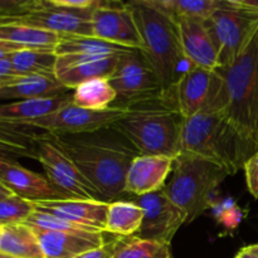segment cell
Instances as JSON below:
<instances>
[{
    "mask_svg": "<svg viewBox=\"0 0 258 258\" xmlns=\"http://www.w3.org/2000/svg\"><path fill=\"white\" fill-rule=\"evenodd\" d=\"M55 143L93 185L105 203L126 194V176L133 161L141 155L113 126L77 135H54Z\"/></svg>",
    "mask_w": 258,
    "mask_h": 258,
    "instance_id": "obj_1",
    "label": "cell"
},
{
    "mask_svg": "<svg viewBox=\"0 0 258 258\" xmlns=\"http://www.w3.org/2000/svg\"><path fill=\"white\" fill-rule=\"evenodd\" d=\"M219 70L223 90L218 112L258 151V29L243 52Z\"/></svg>",
    "mask_w": 258,
    "mask_h": 258,
    "instance_id": "obj_2",
    "label": "cell"
},
{
    "mask_svg": "<svg viewBox=\"0 0 258 258\" xmlns=\"http://www.w3.org/2000/svg\"><path fill=\"white\" fill-rule=\"evenodd\" d=\"M127 5L143 40L141 53L155 71L166 97L171 101L174 87L183 75L179 68L186 62L181 49L178 23L155 7L151 0H136Z\"/></svg>",
    "mask_w": 258,
    "mask_h": 258,
    "instance_id": "obj_3",
    "label": "cell"
},
{
    "mask_svg": "<svg viewBox=\"0 0 258 258\" xmlns=\"http://www.w3.org/2000/svg\"><path fill=\"white\" fill-rule=\"evenodd\" d=\"M181 153L208 159L233 175L257 151L241 138L223 113L202 111L184 118Z\"/></svg>",
    "mask_w": 258,
    "mask_h": 258,
    "instance_id": "obj_4",
    "label": "cell"
},
{
    "mask_svg": "<svg viewBox=\"0 0 258 258\" xmlns=\"http://www.w3.org/2000/svg\"><path fill=\"white\" fill-rule=\"evenodd\" d=\"M184 117L165 102L128 108L113 127L120 131L141 155L175 159L181 153Z\"/></svg>",
    "mask_w": 258,
    "mask_h": 258,
    "instance_id": "obj_5",
    "label": "cell"
},
{
    "mask_svg": "<svg viewBox=\"0 0 258 258\" xmlns=\"http://www.w3.org/2000/svg\"><path fill=\"white\" fill-rule=\"evenodd\" d=\"M228 171L218 164L202 156L180 153L173 163L169 183L164 190L169 198L186 214L191 223L212 206V197Z\"/></svg>",
    "mask_w": 258,
    "mask_h": 258,
    "instance_id": "obj_6",
    "label": "cell"
},
{
    "mask_svg": "<svg viewBox=\"0 0 258 258\" xmlns=\"http://www.w3.org/2000/svg\"><path fill=\"white\" fill-rule=\"evenodd\" d=\"M107 80L117 93L113 107L131 108L154 102L170 105L155 71L141 50L135 49L123 54Z\"/></svg>",
    "mask_w": 258,
    "mask_h": 258,
    "instance_id": "obj_7",
    "label": "cell"
},
{
    "mask_svg": "<svg viewBox=\"0 0 258 258\" xmlns=\"http://www.w3.org/2000/svg\"><path fill=\"white\" fill-rule=\"evenodd\" d=\"M204 24L218 53L219 67H227L243 52L258 29V12L239 0H224L223 7Z\"/></svg>",
    "mask_w": 258,
    "mask_h": 258,
    "instance_id": "obj_8",
    "label": "cell"
},
{
    "mask_svg": "<svg viewBox=\"0 0 258 258\" xmlns=\"http://www.w3.org/2000/svg\"><path fill=\"white\" fill-rule=\"evenodd\" d=\"M37 160L44 170L45 178L64 199L101 201L97 190L78 170L50 134L44 133L39 140Z\"/></svg>",
    "mask_w": 258,
    "mask_h": 258,
    "instance_id": "obj_9",
    "label": "cell"
},
{
    "mask_svg": "<svg viewBox=\"0 0 258 258\" xmlns=\"http://www.w3.org/2000/svg\"><path fill=\"white\" fill-rule=\"evenodd\" d=\"M223 76L221 70H204L190 66L180 76L171 93L174 107L184 118L202 111H219Z\"/></svg>",
    "mask_w": 258,
    "mask_h": 258,
    "instance_id": "obj_10",
    "label": "cell"
},
{
    "mask_svg": "<svg viewBox=\"0 0 258 258\" xmlns=\"http://www.w3.org/2000/svg\"><path fill=\"white\" fill-rule=\"evenodd\" d=\"M128 108L108 107L106 110H87L70 102L55 112L35 120L28 126L54 135H77L111 127L126 115Z\"/></svg>",
    "mask_w": 258,
    "mask_h": 258,
    "instance_id": "obj_11",
    "label": "cell"
},
{
    "mask_svg": "<svg viewBox=\"0 0 258 258\" xmlns=\"http://www.w3.org/2000/svg\"><path fill=\"white\" fill-rule=\"evenodd\" d=\"M133 201L144 213L143 224L136 237L171 244L176 232L186 223L185 212L169 198L164 188L143 197H134Z\"/></svg>",
    "mask_w": 258,
    "mask_h": 258,
    "instance_id": "obj_12",
    "label": "cell"
},
{
    "mask_svg": "<svg viewBox=\"0 0 258 258\" xmlns=\"http://www.w3.org/2000/svg\"><path fill=\"white\" fill-rule=\"evenodd\" d=\"M90 12H72L60 9L50 4L49 0H29L23 14L3 19L2 22H14L34 28L54 32L59 35H92V23Z\"/></svg>",
    "mask_w": 258,
    "mask_h": 258,
    "instance_id": "obj_13",
    "label": "cell"
},
{
    "mask_svg": "<svg viewBox=\"0 0 258 258\" xmlns=\"http://www.w3.org/2000/svg\"><path fill=\"white\" fill-rule=\"evenodd\" d=\"M92 35L107 42L143 50V40L127 4L102 2L91 15Z\"/></svg>",
    "mask_w": 258,
    "mask_h": 258,
    "instance_id": "obj_14",
    "label": "cell"
},
{
    "mask_svg": "<svg viewBox=\"0 0 258 258\" xmlns=\"http://www.w3.org/2000/svg\"><path fill=\"white\" fill-rule=\"evenodd\" d=\"M123 54L126 53L111 55H57L54 76L68 90H75L86 81L110 77Z\"/></svg>",
    "mask_w": 258,
    "mask_h": 258,
    "instance_id": "obj_15",
    "label": "cell"
},
{
    "mask_svg": "<svg viewBox=\"0 0 258 258\" xmlns=\"http://www.w3.org/2000/svg\"><path fill=\"white\" fill-rule=\"evenodd\" d=\"M34 231L44 258H76L88 251L103 246L106 239L103 232H64L50 231L30 227Z\"/></svg>",
    "mask_w": 258,
    "mask_h": 258,
    "instance_id": "obj_16",
    "label": "cell"
},
{
    "mask_svg": "<svg viewBox=\"0 0 258 258\" xmlns=\"http://www.w3.org/2000/svg\"><path fill=\"white\" fill-rule=\"evenodd\" d=\"M0 183L15 196L33 202L64 199L45 175L34 173L12 159L0 158Z\"/></svg>",
    "mask_w": 258,
    "mask_h": 258,
    "instance_id": "obj_17",
    "label": "cell"
},
{
    "mask_svg": "<svg viewBox=\"0 0 258 258\" xmlns=\"http://www.w3.org/2000/svg\"><path fill=\"white\" fill-rule=\"evenodd\" d=\"M37 211L52 214L71 223L106 233L108 203L85 199H55L34 202Z\"/></svg>",
    "mask_w": 258,
    "mask_h": 258,
    "instance_id": "obj_18",
    "label": "cell"
},
{
    "mask_svg": "<svg viewBox=\"0 0 258 258\" xmlns=\"http://www.w3.org/2000/svg\"><path fill=\"white\" fill-rule=\"evenodd\" d=\"M174 159L166 156L139 155L131 164L126 176V194L143 197L165 186L173 170Z\"/></svg>",
    "mask_w": 258,
    "mask_h": 258,
    "instance_id": "obj_19",
    "label": "cell"
},
{
    "mask_svg": "<svg viewBox=\"0 0 258 258\" xmlns=\"http://www.w3.org/2000/svg\"><path fill=\"white\" fill-rule=\"evenodd\" d=\"M176 23L186 62L204 70L219 68L218 53L203 20L178 19Z\"/></svg>",
    "mask_w": 258,
    "mask_h": 258,
    "instance_id": "obj_20",
    "label": "cell"
},
{
    "mask_svg": "<svg viewBox=\"0 0 258 258\" xmlns=\"http://www.w3.org/2000/svg\"><path fill=\"white\" fill-rule=\"evenodd\" d=\"M72 101L73 92H66L50 97L0 103V120L29 125L33 121L55 112Z\"/></svg>",
    "mask_w": 258,
    "mask_h": 258,
    "instance_id": "obj_21",
    "label": "cell"
},
{
    "mask_svg": "<svg viewBox=\"0 0 258 258\" xmlns=\"http://www.w3.org/2000/svg\"><path fill=\"white\" fill-rule=\"evenodd\" d=\"M23 123L0 120V158L37 159V150L43 134Z\"/></svg>",
    "mask_w": 258,
    "mask_h": 258,
    "instance_id": "obj_22",
    "label": "cell"
},
{
    "mask_svg": "<svg viewBox=\"0 0 258 258\" xmlns=\"http://www.w3.org/2000/svg\"><path fill=\"white\" fill-rule=\"evenodd\" d=\"M55 76H24L0 87V101H24L70 92Z\"/></svg>",
    "mask_w": 258,
    "mask_h": 258,
    "instance_id": "obj_23",
    "label": "cell"
},
{
    "mask_svg": "<svg viewBox=\"0 0 258 258\" xmlns=\"http://www.w3.org/2000/svg\"><path fill=\"white\" fill-rule=\"evenodd\" d=\"M0 253L17 258H44L34 231L25 223L2 227Z\"/></svg>",
    "mask_w": 258,
    "mask_h": 258,
    "instance_id": "obj_24",
    "label": "cell"
},
{
    "mask_svg": "<svg viewBox=\"0 0 258 258\" xmlns=\"http://www.w3.org/2000/svg\"><path fill=\"white\" fill-rule=\"evenodd\" d=\"M143 209L134 201H120L108 203L106 214V233L126 238L139 233L143 224Z\"/></svg>",
    "mask_w": 258,
    "mask_h": 258,
    "instance_id": "obj_25",
    "label": "cell"
},
{
    "mask_svg": "<svg viewBox=\"0 0 258 258\" xmlns=\"http://www.w3.org/2000/svg\"><path fill=\"white\" fill-rule=\"evenodd\" d=\"M62 35L54 32L20 24L14 22L0 23V39L28 48H53L59 43Z\"/></svg>",
    "mask_w": 258,
    "mask_h": 258,
    "instance_id": "obj_26",
    "label": "cell"
},
{
    "mask_svg": "<svg viewBox=\"0 0 258 258\" xmlns=\"http://www.w3.org/2000/svg\"><path fill=\"white\" fill-rule=\"evenodd\" d=\"M14 71L19 76H54L55 54L53 48H25L9 55Z\"/></svg>",
    "mask_w": 258,
    "mask_h": 258,
    "instance_id": "obj_27",
    "label": "cell"
},
{
    "mask_svg": "<svg viewBox=\"0 0 258 258\" xmlns=\"http://www.w3.org/2000/svg\"><path fill=\"white\" fill-rule=\"evenodd\" d=\"M130 48L107 42L93 35H62L59 43L54 48L57 55L66 54H93V55H111L131 52Z\"/></svg>",
    "mask_w": 258,
    "mask_h": 258,
    "instance_id": "obj_28",
    "label": "cell"
},
{
    "mask_svg": "<svg viewBox=\"0 0 258 258\" xmlns=\"http://www.w3.org/2000/svg\"><path fill=\"white\" fill-rule=\"evenodd\" d=\"M117 93L107 78L86 81L73 90V103L87 110H106L112 107Z\"/></svg>",
    "mask_w": 258,
    "mask_h": 258,
    "instance_id": "obj_29",
    "label": "cell"
},
{
    "mask_svg": "<svg viewBox=\"0 0 258 258\" xmlns=\"http://www.w3.org/2000/svg\"><path fill=\"white\" fill-rule=\"evenodd\" d=\"M173 19L207 20L224 4V0H151Z\"/></svg>",
    "mask_w": 258,
    "mask_h": 258,
    "instance_id": "obj_30",
    "label": "cell"
},
{
    "mask_svg": "<svg viewBox=\"0 0 258 258\" xmlns=\"http://www.w3.org/2000/svg\"><path fill=\"white\" fill-rule=\"evenodd\" d=\"M112 258H173L171 244L143 239L140 237H117Z\"/></svg>",
    "mask_w": 258,
    "mask_h": 258,
    "instance_id": "obj_31",
    "label": "cell"
},
{
    "mask_svg": "<svg viewBox=\"0 0 258 258\" xmlns=\"http://www.w3.org/2000/svg\"><path fill=\"white\" fill-rule=\"evenodd\" d=\"M34 212V202L13 194L0 201V227L25 223Z\"/></svg>",
    "mask_w": 258,
    "mask_h": 258,
    "instance_id": "obj_32",
    "label": "cell"
},
{
    "mask_svg": "<svg viewBox=\"0 0 258 258\" xmlns=\"http://www.w3.org/2000/svg\"><path fill=\"white\" fill-rule=\"evenodd\" d=\"M243 170L249 193L258 199V151L247 160L243 166Z\"/></svg>",
    "mask_w": 258,
    "mask_h": 258,
    "instance_id": "obj_33",
    "label": "cell"
},
{
    "mask_svg": "<svg viewBox=\"0 0 258 258\" xmlns=\"http://www.w3.org/2000/svg\"><path fill=\"white\" fill-rule=\"evenodd\" d=\"M116 242H117V237L112 239H108L103 246L98 247V248L88 251L86 253H82L81 256L76 258H112L113 251H115Z\"/></svg>",
    "mask_w": 258,
    "mask_h": 258,
    "instance_id": "obj_34",
    "label": "cell"
},
{
    "mask_svg": "<svg viewBox=\"0 0 258 258\" xmlns=\"http://www.w3.org/2000/svg\"><path fill=\"white\" fill-rule=\"evenodd\" d=\"M19 77H22V76H19L14 71V67H13L10 58H2L0 59V87L14 82Z\"/></svg>",
    "mask_w": 258,
    "mask_h": 258,
    "instance_id": "obj_35",
    "label": "cell"
},
{
    "mask_svg": "<svg viewBox=\"0 0 258 258\" xmlns=\"http://www.w3.org/2000/svg\"><path fill=\"white\" fill-rule=\"evenodd\" d=\"M24 45H20V44H15V43L12 42H7V40H2L0 39V59L5 57H9L10 54L13 53L18 52V50H22L25 49Z\"/></svg>",
    "mask_w": 258,
    "mask_h": 258,
    "instance_id": "obj_36",
    "label": "cell"
},
{
    "mask_svg": "<svg viewBox=\"0 0 258 258\" xmlns=\"http://www.w3.org/2000/svg\"><path fill=\"white\" fill-rule=\"evenodd\" d=\"M234 258H258V256H256L254 253H252V252L248 249V247H244V248L239 249V252L236 254V257Z\"/></svg>",
    "mask_w": 258,
    "mask_h": 258,
    "instance_id": "obj_37",
    "label": "cell"
},
{
    "mask_svg": "<svg viewBox=\"0 0 258 258\" xmlns=\"http://www.w3.org/2000/svg\"><path fill=\"white\" fill-rule=\"evenodd\" d=\"M13 194H14V193H12V191H10L9 189L7 188V186L3 185V184L0 183V201L8 198V197H12Z\"/></svg>",
    "mask_w": 258,
    "mask_h": 258,
    "instance_id": "obj_38",
    "label": "cell"
},
{
    "mask_svg": "<svg viewBox=\"0 0 258 258\" xmlns=\"http://www.w3.org/2000/svg\"><path fill=\"white\" fill-rule=\"evenodd\" d=\"M247 247H248V249L252 252V253H254L256 256H258V243L251 244V246H247Z\"/></svg>",
    "mask_w": 258,
    "mask_h": 258,
    "instance_id": "obj_39",
    "label": "cell"
},
{
    "mask_svg": "<svg viewBox=\"0 0 258 258\" xmlns=\"http://www.w3.org/2000/svg\"><path fill=\"white\" fill-rule=\"evenodd\" d=\"M0 258H17V257H12V256H8V254L0 253Z\"/></svg>",
    "mask_w": 258,
    "mask_h": 258,
    "instance_id": "obj_40",
    "label": "cell"
},
{
    "mask_svg": "<svg viewBox=\"0 0 258 258\" xmlns=\"http://www.w3.org/2000/svg\"><path fill=\"white\" fill-rule=\"evenodd\" d=\"M0 232H2V227H0Z\"/></svg>",
    "mask_w": 258,
    "mask_h": 258,
    "instance_id": "obj_41",
    "label": "cell"
}]
</instances>
